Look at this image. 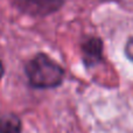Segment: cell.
Returning a JSON list of instances; mask_svg holds the SVG:
<instances>
[{
  "label": "cell",
  "mask_w": 133,
  "mask_h": 133,
  "mask_svg": "<svg viewBox=\"0 0 133 133\" xmlns=\"http://www.w3.org/2000/svg\"><path fill=\"white\" fill-rule=\"evenodd\" d=\"M21 122L15 115H7L0 118V133H20Z\"/></svg>",
  "instance_id": "277c9868"
},
{
  "label": "cell",
  "mask_w": 133,
  "mask_h": 133,
  "mask_svg": "<svg viewBox=\"0 0 133 133\" xmlns=\"http://www.w3.org/2000/svg\"><path fill=\"white\" fill-rule=\"evenodd\" d=\"M125 54L129 57V60H131L133 62V36L127 41L126 47H125Z\"/></svg>",
  "instance_id": "5b68a950"
},
{
  "label": "cell",
  "mask_w": 133,
  "mask_h": 133,
  "mask_svg": "<svg viewBox=\"0 0 133 133\" xmlns=\"http://www.w3.org/2000/svg\"><path fill=\"white\" fill-rule=\"evenodd\" d=\"M63 0H14L19 9L32 15H47L57 11Z\"/></svg>",
  "instance_id": "7a4b0ae2"
},
{
  "label": "cell",
  "mask_w": 133,
  "mask_h": 133,
  "mask_svg": "<svg viewBox=\"0 0 133 133\" xmlns=\"http://www.w3.org/2000/svg\"><path fill=\"white\" fill-rule=\"evenodd\" d=\"M26 75L32 87L48 89L55 88L62 83L64 70L48 55L37 54L27 63Z\"/></svg>",
  "instance_id": "6da1fadb"
},
{
  "label": "cell",
  "mask_w": 133,
  "mask_h": 133,
  "mask_svg": "<svg viewBox=\"0 0 133 133\" xmlns=\"http://www.w3.org/2000/svg\"><path fill=\"white\" fill-rule=\"evenodd\" d=\"M2 75H4V66H2V63L0 61V78L2 77Z\"/></svg>",
  "instance_id": "8992f818"
},
{
  "label": "cell",
  "mask_w": 133,
  "mask_h": 133,
  "mask_svg": "<svg viewBox=\"0 0 133 133\" xmlns=\"http://www.w3.org/2000/svg\"><path fill=\"white\" fill-rule=\"evenodd\" d=\"M84 63L88 66H91L98 63L103 56V44L102 41L97 37H91L87 40L82 46Z\"/></svg>",
  "instance_id": "3957f363"
}]
</instances>
